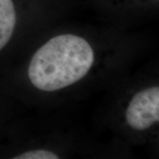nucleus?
<instances>
[{"mask_svg":"<svg viewBox=\"0 0 159 159\" xmlns=\"http://www.w3.org/2000/svg\"><path fill=\"white\" fill-rule=\"evenodd\" d=\"M94 60V51L86 40L60 34L34 53L29 64V79L40 90H59L82 79Z\"/></svg>","mask_w":159,"mask_h":159,"instance_id":"1","label":"nucleus"},{"mask_svg":"<svg viewBox=\"0 0 159 159\" xmlns=\"http://www.w3.org/2000/svg\"><path fill=\"white\" fill-rule=\"evenodd\" d=\"M125 119L132 128L140 131L159 122V87L138 92L126 109Z\"/></svg>","mask_w":159,"mask_h":159,"instance_id":"2","label":"nucleus"},{"mask_svg":"<svg viewBox=\"0 0 159 159\" xmlns=\"http://www.w3.org/2000/svg\"><path fill=\"white\" fill-rule=\"evenodd\" d=\"M16 24V11L12 0H0V51L11 39Z\"/></svg>","mask_w":159,"mask_h":159,"instance_id":"3","label":"nucleus"},{"mask_svg":"<svg viewBox=\"0 0 159 159\" xmlns=\"http://www.w3.org/2000/svg\"><path fill=\"white\" fill-rule=\"evenodd\" d=\"M14 159H57L58 156L55 153L46 149H35L31 150L20 156L14 157Z\"/></svg>","mask_w":159,"mask_h":159,"instance_id":"4","label":"nucleus"}]
</instances>
